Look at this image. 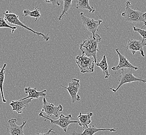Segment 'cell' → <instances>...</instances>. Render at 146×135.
Here are the masks:
<instances>
[{"mask_svg": "<svg viewBox=\"0 0 146 135\" xmlns=\"http://www.w3.org/2000/svg\"><path fill=\"white\" fill-rule=\"evenodd\" d=\"M102 40V38L97 33L95 35H92L85 40L79 46L80 50L88 57H93L96 64L97 63L96 54L98 50V44Z\"/></svg>", "mask_w": 146, "mask_h": 135, "instance_id": "cell-1", "label": "cell"}, {"mask_svg": "<svg viewBox=\"0 0 146 135\" xmlns=\"http://www.w3.org/2000/svg\"><path fill=\"white\" fill-rule=\"evenodd\" d=\"M131 3L129 1L125 3V12L122 13V16L124 18L125 21L131 23H139L146 21V12H140L135 11L131 9Z\"/></svg>", "mask_w": 146, "mask_h": 135, "instance_id": "cell-2", "label": "cell"}, {"mask_svg": "<svg viewBox=\"0 0 146 135\" xmlns=\"http://www.w3.org/2000/svg\"><path fill=\"white\" fill-rule=\"evenodd\" d=\"M3 14L4 15V19L7 21V22L17 25L18 26L23 27L25 29L28 30L30 31H31L32 32L36 34L38 36L42 35V40H45L46 41H48L50 40V36H48V33L47 35H45L42 33L38 32L36 31H35V30L32 29L29 26H27L25 24H24L22 22H21L19 19V16L15 14L14 13H13L9 11H6V12L3 13Z\"/></svg>", "mask_w": 146, "mask_h": 135, "instance_id": "cell-3", "label": "cell"}, {"mask_svg": "<svg viewBox=\"0 0 146 135\" xmlns=\"http://www.w3.org/2000/svg\"><path fill=\"white\" fill-rule=\"evenodd\" d=\"M133 69H121V72L119 75V84L115 89L110 88L112 91L114 93H115L119 88L122 85L134 82H141L146 83V79H142L140 78H138L136 76H134L133 74Z\"/></svg>", "mask_w": 146, "mask_h": 135, "instance_id": "cell-4", "label": "cell"}, {"mask_svg": "<svg viewBox=\"0 0 146 135\" xmlns=\"http://www.w3.org/2000/svg\"><path fill=\"white\" fill-rule=\"evenodd\" d=\"M76 63L82 73L93 72L95 64V59L93 57H88L84 54L76 56Z\"/></svg>", "mask_w": 146, "mask_h": 135, "instance_id": "cell-5", "label": "cell"}, {"mask_svg": "<svg viewBox=\"0 0 146 135\" xmlns=\"http://www.w3.org/2000/svg\"><path fill=\"white\" fill-rule=\"evenodd\" d=\"M38 116L45 118L44 121H45L47 120H50L51 123L60 127L61 128L63 129V130L65 132H67L68 128L70 124L72 123L79 124L80 123L79 121L71 120V119L72 118V115L71 114H69L67 116H65L64 114H62L60 115L59 118L57 120H54L50 118H48L47 116H44V115L43 114V112L41 111L39 113Z\"/></svg>", "mask_w": 146, "mask_h": 135, "instance_id": "cell-6", "label": "cell"}, {"mask_svg": "<svg viewBox=\"0 0 146 135\" xmlns=\"http://www.w3.org/2000/svg\"><path fill=\"white\" fill-rule=\"evenodd\" d=\"M80 79H71V81L68 84V87H65L63 85H60L61 87L66 88L69 92L71 98L72 103H74L75 102L79 101L81 100V97L78 94L80 88Z\"/></svg>", "mask_w": 146, "mask_h": 135, "instance_id": "cell-7", "label": "cell"}, {"mask_svg": "<svg viewBox=\"0 0 146 135\" xmlns=\"http://www.w3.org/2000/svg\"><path fill=\"white\" fill-rule=\"evenodd\" d=\"M146 45V40H136L134 39H129L127 41V44L126 46L127 50H130L134 55L137 52H139L141 57H145L143 48Z\"/></svg>", "mask_w": 146, "mask_h": 135, "instance_id": "cell-8", "label": "cell"}, {"mask_svg": "<svg viewBox=\"0 0 146 135\" xmlns=\"http://www.w3.org/2000/svg\"><path fill=\"white\" fill-rule=\"evenodd\" d=\"M80 16L82 20V24L86 29H88V31L92 33V35L96 34V32L98 30V28L100 24L102 23V20L96 21L94 19H91L85 16L83 13H81Z\"/></svg>", "mask_w": 146, "mask_h": 135, "instance_id": "cell-9", "label": "cell"}, {"mask_svg": "<svg viewBox=\"0 0 146 135\" xmlns=\"http://www.w3.org/2000/svg\"><path fill=\"white\" fill-rule=\"evenodd\" d=\"M63 110V107L61 105L58 106H55L53 103H48L46 98L44 97L43 99V106L41 112H45L47 117L50 118L52 115L55 117H58V113L62 112Z\"/></svg>", "mask_w": 146, "mask_h": 135, "instance_id": "cell-10", "label": "cell"}, {"mask_svg": "<svg viewBox=\"0 0 146 135\" xmlns=\"http://www.w3.org/2000/svg\"><path fill=\"white\" fill-rule=\"evenodd\" d=\"M16 118H11L8 120L9 126L7 127L8 132L10 135H25L23 132V127L26 124V121L19 126L16 124Z\"/></svg>", "mask_w": 146, "mask_h": 135, "instance_id": "cell-11", "label": "cell"}, {"mask_svg": "<svg viewBox=\"0 0 146 135\" xmlns=\"http://www.w3.org/2000/svg\"><path fill=\"white\" fill-rule=\"evenodd\" d=\"M115 50L117 52V54L118 55V56H119V63L117 66L111 68V69L112 70L117 71L119 70V69H126V68L134 69L135 70H137L138 69V68L131 65L125 57L120 53L119 48H115Z\"/></svg>", "mask_w": 146, "mask_h": 135, "instance_id": "cell-12", "label": "cell"}, {"mask_svg": "<svg viewBox=\"0 0 146 135\" xmlns=\"http://www.w3.org/2000/svg\"><path fill=\"white\" fill-rule=\"evenodd\" d=\"M32 100V98H29L25 100H12L9 105L12 107L13 111H15L18 114H21Z\"/></svg>", "mask_w": 146, "mask_h": 135, "instance_id": "cell-13", "label": "cell"}, {"mask_svg": "<svg viewBox=\"0 0 146 135\" xmlns=\"http://www.w3.org/2000/svg\"><path fill=\"white\" fill-rule=\"evenodd\" d=\"M25 91L26 94H28V96L26 98L21 99V100H25L29 98L38 99L39 97H45L46 96V93L47 91L46 89H44L42 91H38L36 90V88H32L28 87L25 88Z\"/></svg>", "mask_w": 146, "mask_h": 135, "instance_id": "cell-14", "label": "cell"}, {"mask_svg": "<svg viewBox=\"0 0 146 135\" xmlns=\"http://www.w3.org/2000/svg\"><path fill=\"white\" fill-rule=\"evenodd\" d=\"M100 131H109L110 132H115V128H107V129H103V128H98L95 126H88L86 129L83 130V132L82 133H77L75 131L73 132L72 135H94L96 132Z\"/></svg>", "mask_w": 146, "mask_h": 135, "instance_id": "cell-15", "label": "cell"}, {"mask_svg": "<svg viewBox=\"0 0 146 135\" xmlns=\"http://www.w3.org/2000/svg\"><path fill=\"white\" fill-rule=\"evenodd\" d=\"M93 115L92 112H88L86 114H82V113L80 112L78 118L79 120V125L80 126L83 127V130L86 129L88 127V125L92 122L91 118Z\"/></svg>", "mask_w": 146, "mask_h": 135, "instance_id": "cell-16", "label": "cell"}, {"mask_svg": "<svg viewBox=\"0 0 146 135\" xmlns=\"http://www.w3.org/2000/svg\"><path fill=\"white\" fill-rule=\"evenodd\" d=\"M76 8L81 9H88L89 13H91L95 12V9L90 5L89 0H77Z\"/></svg>", "mask_w": 146, "mask_h": 135, "instance_id": "cell-17", "label": "cell"}, {"mask_svg": "<svg viewBox=\"0 0 146 135\" xmlns=\"http://www.w3.org/2000/svg\"><path fill=\"white\" fill-rule=\"evenodd\" d=\"M96 65L97 66L99 67L102 69V73L105 75V78L108 79V77L110 76V73H109V71H108V65L107 61L106 55H104L103 56L102 61L99 63H96Z\"/></svg>", "mask_w": 146, "mask_h": 135, "instance_id": "cell-18", "label": "cell"}, {"mask_svg": "<svg viewBox=\"0 0 146 135\" xmlns=\"http://www.w3.org/2000/svg\"><path fill=\"white\" fill-rule=\"evenodd\" d=\"M39 10H40V9L38 7H35L34 10L32 11L28 10V9H25L23 12V16L24 17L29 16L31 17L35 18V21L36 22L38 18L41 17V14Z\"/></svg>", "mask_w": 146, "mask_h": 135, "instance_id": "cell-19", "label": "cell"}, {"mask_svg": "<svg viewBox=\"0 0 146 135\" xmlns=\"http://www.w3.org/2000/svg\"><path fill=\"white\" fill-rule=\"evenodd\" d=\"M6 67V64H4L3 66V67L2 68L1 70L0 71V91L1 94V96L2 98L3 103H6V100L4 98V93H3V84L4 82L5 79V71Z\"/></svg>", "mask_w": 146, "mask_h": 135, "instance_id": "cell-20", "label": "cell"}, {"mask_svg": "<svg viewBox=\"0 0 146 135\" xmlns=\"http://www.w3.org/2000/svg\"><path fill=\"white\" fill-rule=\"evenodd\" d=\"M64 1V9L62 13L59 16L58 21H61L62 18L66 14H67L68 12L69 11L71 7V4L72 2V0H62Z\"/></svg>", "mask_w": 146, "mask_h": 135, "instance_id": "cell-21", "label": "cell"}, {"mask_svg": "<svg viewBox=\"0 0 146 135\" xmlns=\"http://www.w3.org/2000/svg\"><path fill=\"white\" fill-rule=\"evenodd\" d=\"M8 28L11 29L12 30V33H14L15 30L17 29V27L16 26H11L9 25L5 19L3 17H0V28Z\"/></svg>", "mask_w": 146, "mask_h": 135, "instance_id": "cell-22", "label": "cell"}, {"mask_svg": "<svg viewBox=\"0 0 146 135\" xmlns=\"http://www.w3.org/2000/svg\"><path fill=\"white\" fill-rule=\"evenodd\" d=\"M133 30L135 32H137L141 35L143 40H146V30L139 29L136 26H133Z\"/></svg>", "mask_w": 146, "mask_h": 135, "instance_id": "cell-23", "label": "cell"}, {"mask_svg": "<svg viewBox=\"0 0 146 135\" xmlns=\"http://www.w3.org/2000/svg\"><path fill=\"white\" fill-rule=\"evenodd\" d=\"M51 133L53 134H55V135L57 134L56 132H55L54 128H52L48 130L47 132H45V133H37L35 135H50Z\"/></svg>", "mask_w": 146, "mask_h": 135, "instance_id": "cell-24", "label": "cell"}, {"mask_svg": "<svg viewBox=\"0 0 146 135\" xmlns=\"http://www.w3.org/2000/svg\"><path fill=\"white\" fill-rule=\"evenodd\" d=\"M45 1L46 3L52 4L54 7L56 5H57V6L60 5V4L59 2V0H45Z\"/></svg>", "mask_w": 146, "mask_h": 135, "instance_id": "cell-25", "label": "cell"}, {"mask_svg": "<svg viewBox=\"0 0 146 135\" xmlns=\"http://www.w3.org/2000/svg\"><path fill=\"white\" fill-rule=\"evenodd\" d=\"M143 24H143V26H142L141 29H143V27H145V26H146V21H145V22H143Z\"/></svg>", "mask_w": 146, "mask_h": 135, "instance_id": "cell-26", "label": "cell"}, {"mask_svg": "<svg viewBox=\"0 0 146 135\" xmlns=\"http://www.w3.org/2000/svg\"><path fill=\"white\" fill-rule=\"evenodd\" d=\"M1 69H2V68H1H1H0V71L1 70Z\"/></svg>", "mask_w": 146, "mask_h": 135, "instance_id": "cell-27", "label": "cell"}]
</instances>
